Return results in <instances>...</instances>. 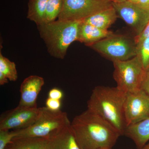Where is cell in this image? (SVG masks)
<instances>
[{"label": "cell", "instance_id": "obj_1", "mask_svg": "<svg viewBox=\"0 0 149 149\" xmlns=\"http://www.w3.org/2000/svg\"><path fill=\"white\" fill-rule=\"evenodd\" d=\"M70 126L80 149H112L120 136L111 124L88 109L76 116Z\"/></svg>", "mask_w": 149, "mask_h": 149}, {"label": "cell", "instance_id": "obj_2", "mask_svg": "<svg viewBox=\"0 0 149 149\" xmlns=\"http://www.w3.org/2000/svg\"><path fill=\"white\" fill-rule=\"evenodd\" d=\"M126 95L116 87L96 86L87 103V109L106 120L123 136L126 128L124 116Z\"/></svg>", "mask_w": 149, "mask_h": 149}, {"label": "cell", "instance_id": "obj_3", "mask_svg": "<svg viewBox=\"0 0 149 149\" xmlns=\"http://www.w3.org/2000/svg\"><path fill=\"white\" fill-rule=\"evenodd\" d=\"M82 21L58 19L37 26L48 53L55 58L64 59L69 46L77 41Z\"/></svg>", "mask_w": 149, "mask_h": 149}, {"label": "cell", "instance_id": "obj_4", "mask_svg": "<svg viewBox=\"0 0 149 149\" xmlns=\"http://www.w3.org/2000/svg\"><path fill=\"white\" fill-rule=\"evenodd\" d=\"M70 124L65 112L61 110L54 111L43 107L40 108L39 116L32 125L24 129L14 130L16 134L15 137L48 139Z\"/></svg>", "mask_w": 149, "mask_h": 149}, {"label": "cell", "instance_id": "obj_5", "mask_svg": "<svg viewBox=\"0 0 149 149\" xmlns=\"http://www.w3.org/2000/svg\"><path fill=\"white\" fill-rule=\"evenodd\" d=\"M89 47L113 62L125 61L137 55V45L134 39L124 35L114 34Z\"/></svg>", "mask_w": 149, "mask_h": 149}, {"label": "cell", "instance_id": "obj_6", "mask_svg": "<svg viewBox=\"0 0 149 149\" xmlns=\"http://www.w3.org/2000/svg\"><path fill=\"white\" fill-rule=\"evenodd\" d=\"M113 62L117 88L126 93L141 90L145 70L137 56L125 61Z\"/></svg>", "mask_w": 149, "mask_h": 149}, {"label": "cell", "instance_id": "obj_7", "mask_svg": "<svg viewBox=\"0 0 149 149\" xmlns=\"http://www.w3.org/2000/svg\"><path fill=\"white\" fill-rule=\"evenodd\" d=\"M111 6V0H63L62 9L58 19L83 20Z\"/></svg>", "mask_w": 149, "mask_h": 149}, {"label": "cell", "instance_id": "obj_8", "mask_svg": "<svg viewBox=\"0 0 149 149\" xmlns=\"http://www.w3.org/2000/svg\"><path fill=\"white\" fill-rule=\"evenodd\" d=\"M40 108L18 105L1 115L0 130H20L32 125L39 116Z\"/></svg>", "mask_w": 149, "mask_h": 149}, {"label": "cell", "instance_id": "obj_9", "mask_svg": "<svg viewBox=\"0 0 149 149\" xmlns=\"http://www.w3.org/2000/svg\"><path fill=\"white\" fill-rule=\"evenodd\" d=\"M126 128L149 118V96L142 90L126 93L124 105Z\"/></svg>", "mask_w": 149, "mask_h": 149}, {"label": "cell", "instance_id": "obj_10", "mask_svg": "<svg viewBox=\"0 0 149 149\" xmlns=\"http://www.w3.org/2000/svg\"><path fill=\"white\" fill-rule=\"evenodd\" d=\"M112 5L118 17L134 30L136 36L140 35L149 22V10L128 0L122 3L112 2Z\"/></svg>", "mask_w": 149, "mask_h": 149}, {"label": "cell", "instance_id": "obj_11", "mask_svg": "<svg viewBox=\"0 0 149 149\" xmlns=\"http://www.w3.org/2000/svg\"><path fill=\"white\" fill-rule=\"evenodd\" d=\"M44 84V78L40 76L32 75L26 77L20 85V99L18 105L37 107V97Z\"/></svg>", "mask_w": 149, "mask_h": 149}, {"label": "cell", "instance_id": "obj_12", "mask_svg": "<svg viewBox=\"0 0 149 149\" xmlns=\"http://www.w3.org/2000/svg\"><path fill=\"white\" fill-rule=\"evenodd\" d=\"M46 149H80L70 125L48 139Z\"/></svg>", "mask_w": 149, "mask_h": 149}, {"label": "cell", "instance_id": "obj_13", "mask_svg": "<svg viewBox=\"0 0 149 149\" xmlns=\"http://www.w3.org/2000/svg\"><path fill=\"white\" fill-rule=\"evenodd\" d=\"M113 32L108 30L100 29L81 22L79 27L77 41L89 46L104 38L113 36Z\"/></svg>", "mask_w": 149, "mask_h": 149}, {"label": "cell", "instance_id": "obj_14", "mask_svg": "<svg viewBox=\"0 0 149 149\" xmlns=\"http://www.w3.org/2000/svg\"><path fill=\"white\" fill-rule=\"evenodd\" d=\"M124 135L132 139L138 148H143L149 141V118L126 127Z\"/></svg>", "mask_w": 149, "mask_h": 149}, {"label": "cell", "instance_id": "obj_15", "mask_svg": "<svg viewBox=\"0 0 149 149\" xmlns=\"http://www.w3.org/2000/svg\"><path fill=\"white\" fill-rule=\"evenodd\" d=\"M118 17L116 10L112 5L88 17L82 21L100 29L108 30L111 25L116 21Z\"/></svg>", "mask_w": 149, "mask_h": 149}, {"label": "cell", "instance_id": "obj_16", "mask_svg": "<svg viewBox=\"0 0 149 149\" xmlns=\"http://www.w3.org/2000/svg\"><path fill=\"white\" fill-rule=\"evenodd\" d=\"M48 139L15 137L5 149H46Z\"/></svg>", "mask_w": 149, "mask_h": 149}, {"label": "cell", "instance_id": "obj_17", "mask_svg": "<svg viewBox=\"0 0 149 149\" xmlns=\"http://www.w3.org/2000/svg\"><path fill=\"white\" fill-rule=\"evenodd\" d=\"M48 0H28L27 18L37 26L45 22Z\"/></svg>", "mask_w": 149, "mask_h": 149}, {"label": "cell", "instance_id": "obj_18", "mask_svg": "<svg viewBox=\"0 0 149 149\" xmlns=\"http://www.w3.org/2000/svg\"><path fill=\"white\" fill-rule=\"evenodd\" d=\"M0 72L3 73L9 80L16 81L18 78L15 63L4 56L0 52Z\"/></svg>", "mask_w": 149, "mask_h": 149}, {"label": "cell", "instance_id": "obj_19", "mask_svg": "<svg viewBox=\"0 0 149 149\" xmlns=\"http://www.w3.org/2000/svg\"><path fill=\"white\" fill-rule=\"evenodd\" d=\"M63 6V0H48L44 23L55 21L58 18Z\"/></svg>", "mask_w": 149, "mask_h": 149}, {"label": "cell", "instance_id": "obj_20", "mask_svg": "<svg viewBox=\"0 0 149 149\" xmlns=\"http://www.w3.org/2000/svg\"><path fill=\"white\" fill-rule=\"evenodd\" d=\"M145 71L149 69V37L137 45V55Z\"/></svg>", "mask_w": 149, "mask_h": 149}, {"label": "cell", "instance_id": "obj_21", "mask_svg": "<svg viewBox=\"0 0 149 149\" xmlns=\"http://www.w3.org/2000/svg\"><path fill=\"white\" fill-rule=\"evenodd\" d=\"M16 136V133L14 130L11 131L0 130V149H5Z\"/></svg>", "mask_w": 149, "mask_h": 149}, {"label": "cell", "instance_id": "obj_22", "mask_svg": "<svg viewBox=\"0 0 149 149\" xmlns=\"http://www.w3.org/2000/svg\"><path fill=\"white\" fill-rule=\"evenodd\" d=\"M45 104L46 107L47 108L54 111L60 110L61 106V100H54L49 97L46 100Z\"/></svg>", "mask_w": 149, "mask_h": 149}, {"label": "cell", "instance_id": "obj_23", "mask_svg": "<svg viewBox=\"0 0 149 149\" xmlns=\"http://www.w3.org/2000/svg\"><path fill=\"white\" fill-rule=\"evenodd\" d=\"M148 37H149V21L141 34L134 37V40L136 45L141 43Z\"/></svg>", "mask_w": 149, "mask_h": 149}, {"label": "cell", "instance_id": "obj_24", "mask_svg": "<svg viewBox=\"0 0 149 149\" xmlns=\"http://www.w3.org/2000/svg\"><path fill=\"white\" fill-rule=\"evenodd\" d=\"M48 97L50 98L61 100L63 97V93L58 88H54L49 91Z\"/></svg>", "mask_w": 149, "mask_h": 149}, {"label": "cell", "instance_id": "obj_25", "mask_svg": "<svg viewBox=\"0 0 149 149\" xmlns=\"http://www.w3.org/2000/svg\"><path fill=\"white\" fill-rule=\"evenodd\" d=\"M141 89L149 96V69L145 71Z\"/></svg>", "mask_w": 149, "mask_h": 149}, {"label": "cell", "instance_id": "obj_26", "mask_svg": "<svg viewBox=\"0 0 149 149\" xmlns=\"http://www.w3.org/2000/svg\"><path fill=\"white\" fill-rule=\"evenodd\" d=\"M138 4L142 7L149 10V0H140Z\"/></svg>", "mask_w": 149, "mask_h": 149}, {"label": "cell", "instance_id": "obj_27", "mask_svg": "<svg viewBox=\"0 0 149 149\" xmlns=\"http://www.w3.org/2000/svg\"><path fill=\"white\" fill-rule=\"evenodd\" d=\"M8 79L1 72H0V85H3L8 83Z\"/></svg>", "mask_w": 149, "mask_h": 149}, {"label": "cell", "instance_id": "obj_28", "mask_svg": "<svg viewBox=\"0 0 149 149\" xmlns=\"http://www.w3.org/2000/svg\"><path fill=\"white\" fill-rule=\"evenodd\" d=\"M126 1H127V0H111L113 3H122Z\"/></svg>", "mask_w": 149, "mask_h": 149}, {"label": "cell", "instance_id": "obj_29", "mask_svg": "<svg viewBox=\"0 0 149 149\" xmlns=\"http://www.w3.org/2000/svg\"><path fill=\"white\" fill-rule=\"evenodd\" d=\"M128 1L130 2L138 4L139 3L140 0H128Z\"/></svg>", "mask_w": 149, "mask_h": 149}, {"label": "cell", "instance_id": "obj_30", "mask_svg": "<svg viewBox=\"0 0 149 149\" xmlns=\"http://www.w3.org/2000/svg\"><path fill=\"white\" fill-rule=\"evenodd\" d=\"M141 149H149V143L147 144V145H145V146Z\"/></svg>", "mask_w": 149, "mask_h": 149}]
</instances>
